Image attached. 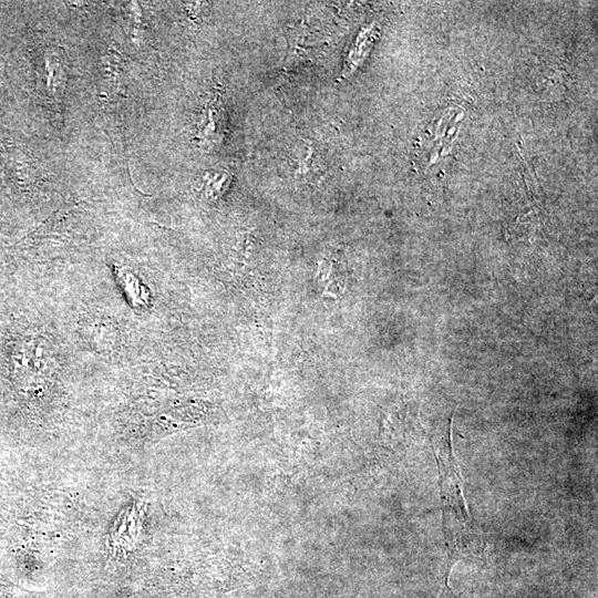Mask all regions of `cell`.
Instances as JSON below:
<instances>
[{"label":"cell","mask_w":598,"mask_h":598,"mask_svg":"<svg viewBox=\"0 0 598 598\" xmlns=\"http://www.w3.org/2000/svg\"><path fill=\"white\" fill-rule=\"evenodd\" d=\"M440 474L443 528L451 554L478 549L480 536L467 514L462 480L450 437H443L435 451Z\"/></svg>","instance_id":"cell-1"}]
</instances>
